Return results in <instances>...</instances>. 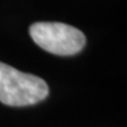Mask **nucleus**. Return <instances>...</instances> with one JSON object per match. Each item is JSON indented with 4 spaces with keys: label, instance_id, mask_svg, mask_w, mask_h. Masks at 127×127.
I'll return each instance as SVG.
<instances>
[{
    "label": "nucleus",
    "instance_id": "obj_1",
    "mask_svg": "<svg viewBox=\"0 0 127 127\" xmlns=\"http://www.w3.org/2000/svg\"><path fill=\"white\" fill-rule=\"evenodd\" d=\"M48 92L44 79L0 61V102L13 107L31 106L42 101Z\"/></svg>",
    "mask_w": 127,
    "mask_h": 127
},
{
    "label": "nucleus",
    "instance_id": "obj_2",
    "mask_svg": "<svg viewBox=\"0 0 127 127\" xmlns=\"http://www.w3.org/2000/svg\"><path fill=\"white\" fill-rule=\"evenodd\" d=\"M30 34L39 47L57 55H74L86 45V36L80 30L63 23H34Z\"/></svg>",
    "mask_w": 127,
    "mask_h": 127
}]
</instances>
